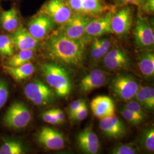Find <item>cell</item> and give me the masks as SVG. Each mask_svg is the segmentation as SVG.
<instances>
[{
  "label": "cell",
  "mask_w": 154,
  "mask_h": 154,
  "mask_svg": "<svg viewBox=\"0 0 154 154\" xmlns=\"http://www.w3.org/2000/svg\"><path fill=\"white\" fill-rule=\"evenodd\" d=\"M100 120L99 128L106 137L110 139H119L126 135V127L116 116Z\"/></svg>",
  "instance_id": "9a60e30c"
},
{
  "label": "cell",
  "mask_w": 154,
  "mask_h": 154,
  "mask_svg": "<svg viewBox=\"0 0 154 154\" xmlns=\"http://www.w3.org/2000/svg\"><path fill=\"white\" fill-rule=\"evenodd\" d=\"M97 38L98 42L102 48H103L107 51H109L111 49L112 46V42L111 40L107 38Z\"/></svg>",
  "instance_id": "f35d334b"
},
{
  "label": "cell",
  "mask_w": 154,
  "mask_h": 154,
  "mask_svg": "<svg viewBox=\"0 0 154 154\" xmlns=\"http://www.w3.org/2000/svg\"><path fill=\"white\" fill-rule=\"evenodd\" d=\"M94 115L99 119L116 116V106L110 97L99 95L94 98L90 103Z\"/></svg>",
  "instance_id": "e0dca14e"
},
{
  "label": "cell",
  "mask_w": 154,
  "mask_h": 154,
  "mask_svg": "<svg viewBox=\"0 0 154 154\" xmlns=\"http://www.w3.org/2000/svg\"><path fill=\"white\" fill-rule=\"evenodd\" d=\"M124 108L126 109L127 110H130L133 112L134 113L136 114L137 116L141 118L143 120L144 119L145 117L146 116V112L144 110L143 107L138 103L137 101L135 100H131L130 102L127 103L125 105Z\"/></svg>",
  "instance_id": "83f0119b"
},
{
  "label": "cell",
  "mask_w": 154,
  "mask_h": 154,
  "mask_svg": "<svg viewBox=\"0 0 154 154\" xmlns=\"http://www.w3.org/2000/svg\"><path fill=\"white\" fill-rule=\"evenodd\" d=\"M143 91L147 102V110H152L154 108V89L150 86H143Z\"/></svg>",
  "instance_id": "1f68e13d"
},
{
  "label": "cell",
  "mask_w": 154,
  "mask_h": 154,
  "mask_svg": "<svg viewBox=\"0 0 154 154\" xmlns=\"http://www.w3.org/2000/svg\"><path fill=\"white\" fill-rule=\"evenodd\" d=\"M14 45L11 35H0V54L5 58H9L14 54Z\"/></svg>",
  "instance_id": "cb8c5ba5"
},
{
  "label": "cell",
  "mask_w": 154,
  "mask_h": 154,
  "mask_svg": "<svg viewBox=\"0 0 154 154\" xmlns=\"http://www.w3.org/2000/svg\"><path fill=\"white\" fill-rule=\"evenodd\" d=\"M9 93L7 83L0 79V109L5 105L8 99Z\"/></svg>",
  "instance_id": "d6a6232c"
},
{
  "label": "cell",
  "mask_w": 154,
  "mask_h": 154,
  "mask_svg": "<svg viewBox=\"0 0 154 154\" xmlns=\"http://www.w3.org/2000/svg\"><path fill=\"white\" fill-rule=\"evenodd\" d=\"M142 0H114L116 8L127 5H135L139 7Z\"/></svg>",
  "instance_id": "d590c367"
},
{
  "label": "cell",
  "mask_w": 154,
  "mask_h": 154,
  "mask_svg": "<svg viewBox=\"0 0 154 154\" xmlns=\"http://www.w3.org/2000/svg\"><path fill=\"white\" fill-rule=\"evenodd\" d=\"M40 70L46 82L55 93L60 97L68 96L72 90V83L66 70L55 63H45Z\"/></svg>",
  "instance_id": "7a4b0ae2"
},
{
  "label": "cell",
  "mask_w": 154,
  "mask_h": 154,
  "mask_svg": "<svg viewBox=\"0 0 154 154\" xmlns=\"http://www.w3.org/2000/svg\"><path fill=\"white\" fill-rule=\"evenodd\" d=\"M38 140L46 149L59 150L65 146V139L63 134L49 127H44L39 131Z\"/></svg>",
  "instance_id": "5bb4252c"
},
{
  "label": "cell",
  "mask_w": 154,
  "mask_h": 154,
  "mask_svg": "<svg viewBox=\"0 0 154 154\" xmlns=\"http://www.w3.org/2000/svg\"><path fill=\"white\" fill-rule=\"evenodd\" d=\"M92 18L84 15L73 14L71 18L61 25L56 32L69 38L83 39L86 26Z\"/></svg>",
  "instance_id": "8fae6325"
},
{
  "label": "cell",
  "mask_w": 154,
  "mask_h": 154,
  "mask_svg": "<svg viewBox=\"0 0 154 154\" xmlns=\"http://www.w3.org/2000/svg\"><path fill=\"white\" fill-rule=\"evenodd\" d=\"M57 120L59 122L60 124L62 123L65 121V116L62 110L59 109H52Z\"/></svg>",
  "instance_id": "ab89813d"
},
{
  "label": "cell",
  "mask_w": 154,
  "mask_h": 154,
  "mask_svg": "<svg viewBox=\"0 0 154 154\" xmlns=\"http://www.w3.org/2000/svg\"><path fill=\"white\" fill-rule=\"evenodd\" d=\"M41 116L44 121L49 124H51V125L60 124L52 109L46 111L44 113L42 114Z\"/></svg>",
  "instance_id": "e575fe53"
},
{
  "label": "cell",
  "mask_w": 154,
  "mask_h": 154,
  "mask_svg": "<svg viewBox=\"0 0 154 154\" xmlns=\"http://www.w3.org/2000/svg\"><path fill=\"white\" fill-rule=\"evenodd\" d=\"M11 37L15 48L18 50H35L40 41L33 37L28 32V29L21 24L11 34Z\"/></svg>",
  "instance_id": "2e32d148"
},
{
  "label": "cell",
  "mask_w": 154,
  "mask_h": 154,
  "mask_svg": "<svg viewBox=\"0 0 154 154\" xmlns=\"http://www.w3.org/2000/svg\"><path fill=\"white\" fill-rule=\"evenodd\" d=\"M140 72L144 77L150 78L154 74V54L152 51H143L138 58Z\"/></svg>",
  "instance_id": "7402d4cb"
},
{
  "label": "cell",
  "mask_w": 154,
  "mask_h": 154,
  "mask_svg": "<svg viewBox=\"0 0 154 154\" xmlns=\"http://www.w3.org/2000/svg\"><path fill=\"white\" fill-rule=\"evenodd\" d=\"M107 52V51L101 47L97 38L93 39L90 48V54L94 60L99 61L102 58H103Z\"/></svg>",
  "instance_id": "4316f807"
},
{
  "label": "cell",
  "mask_w": 154,
  "mask_h": 154,
  "mask_svg": "<svg viewBox=\"0 0 154 154\" xmlns=\"http://www.w3.org/2000/svg\"><path fill=\"white\" fill-rule=\"evenodd\" d=\"M34 55V50H19V51L8 58L6 65L11 67L20 66L29 62Z\"/></svg>",
  "instance_id": "603a6c76"
},
{
  "label": "cell",
  "mask_w": 154,
  "mask_h": 154,
  "mask_svg": "<svg viewBox=\"0 0 154 154\" xmlns=\"http://www.w3.org/2000/svg\"><path fill=\"white\" fill-rule=\"evenodd\" d=\"M108 77L105 72L97 69L83 78L79 83V89L83 93H88L95 89L103 86Z\"/></svg>",
  "instance_id": "ac0fdd59"
},
{
  "label": "cell",
  "mask_w": 154,
  "mask_h": 154,
  "mask_svg": "<svg viewBox=\"0 0 154 154\" xmlns=\"http://www.w3.org/2000/svg\"><path fill=\"white\" fill-rule=\"evenodd\" d=\"M139 87L135 78L130 75L121 74L112 80L110 88L112 94L118 99L129 101L135 97Z\"/></svg>",
  "instance_id": "5b68a950"
},
{
  "label": "cell",
  "mask_w": 154,
  "mask_h": 154,
  "mask_svg": "<svg viewBox=\"0 0 154 154\" xmlns=\"http://www.w3.org/2000/svg\"><path fill=\"white\" fill-rule=\"evenodd\" d=\"M38 13L49 17L60 26L67 22L74 14L65 0H47Z\"/></svg>",
  "instance_id": "9c48e42d"
},
{
  "label": "cell",
  "mask_w": 154,
  "mask_h": 154,
  "mask_svg": "<svg viewBox=\"0 0 154 154\" xmlns=\"http://www.w3.org/2000/svg\"><path fill=\"white\" fill-rule=\"evenodd\" d=\"M103 63L111 70H121L129 69L130 60L125 50L116 48L110 49L103 57Z\"/></svg>",
  "instance_id": "4fadbf2b"
},
{
  "label": "cell",
  "mask_w": 154,
  "mask_h": 154,
  "mask_svg": "<svg viewBox=\"0 0 154 154\" xmlns=\"http://www.w3.org/2000/svg\"><path fill=\"white\" fill-rule=\"evenodd\" d=\"M3 69L13 79L18 82L22 81L31 77L35 72V67L30 61L22 65L16 67L4 65Z\"/></svg>",
  "instance_id": "ffe728a7"
},
{
  "label": "cell",
  "mask_w": 154,
  "mask_h": 154,
  "mask_svg": "<svg viewBox=\"0 0 154 154\" xmlns=\"http://www.w3.org/2000/svg\"><path fill=\"white\" fill-rule=\"evenodd\" d=\"M134 98L137 100L136 101H137L138 103L143 107L144 109L147 110V102L144 94L143 86L139 87Z\"/></svg>",
  "instance_id": "8d00e7d4"
},
{
  "label": "cell",
  "mask_w": 154,
  "mask_h": 154,
  "mask_svg": "<svg viewBox=\"0 0 154 154\" xmlns=\"http://www.w3.org/2000/svg\"><path fill=\"white\" fill-rule=\"evenodd\" d=\"M122 116L133 125H138L143 122V119L132 111L124 108L121 111Z\"/></svg>",
  "instance_id": "f546056e"
},
{
  "label": "cell",
  "mask_w": 154,
  "mask_h": 154,
  "mask_svg": "<svg viewBox=\"0 0 154 154\" xmlns=\"http://www.w3.org/2000/svg\"><path fill=\"white\" fill-rule=\"evenodd\" d=\"M85 102H86L83 99H78L72 102L69 106V113L70 118L79 109V108L82 106Z\"/></svg>",
  "instance_id": "74e56055"
},
{
  "label": "cell",
  "mask_w": 154,
  "mask_h": 154,
  "mask_svg": "<svg viewBox=\"0 0 154 154\" xmlns=\"http://www.w3.org/2000/svg\"><path fill=\"white\" fill-rule=\"evenodd\" d=\"M116 9L117 8H114L101 16L93 18L86 26L83 39L87 42L88 40L112 33L111 21Z\"/></svg>",
  "instance_id": "30bf717a"
},
{
  "label": "cell",
  "mask_w": 154,
  "mask_h": 154,
  "mask_svg": "<svg viewBox=\"0 0 154 154\" xmlns=\"http://www.w3.org/2000/svg\"><path fill=\"white\" fill-rule=\"evenodd\" d=\"M74 14H81L91 18L103 15L116 8L110 5L105 0H65Z\"/></svg>",
  "instance_id": "3957f363"
},
{
  "label": "cell",
  "mask_w": 154,
  "mask_h": 154,
  "mask_svg": "<svg viewBox=\"0 0 154 154\" xmlns=\"http://www.w3.org/2000/svg\"><path fill=\"white\" fill-rule=\"evenodd\" d=\"M56 25L49 17L37 13L29 22L27 29L35 38L41 41L46 38L55 29Z\"/></svg>",
  "instance_id": "7c38bea8"
},
{
  "label": "cell",
  "mask_w": 154,
  "mask_h": 154,
  "mask_svg": "<svg viewBox=\"0 0 154 154\" xmlns=\"http://www.w3.org/2000/svg\"><path fill=\"white\" fill-rule=\"evenodd\" d=\"M142 14L152 15L154 12V0H142L138 7Z\"/></svg>",
  "instance_id": "4dcf8cb0"
},
{
  "label": "cell",
  "mask_w": 154,
  "mask_h": 154,
  "mask_svg": "<svg viewBox=\"0 0 154 154\" xmlns=\"http://www.w3.org/2000/svg\"><path fill=\"white\" fill-rule=\"evenodd\" d=\"M0 8H1V7H0Z\"/></svg>",
  "instance_id": "60d3db41"
},
{
  "label": "cell",
  "mask_w": 154,
  "mask_h": 154,
  "mask_svg": "<svg viewBox=\"0 0 154 154\" xmlns=\"http://www.w3.org/2000/svg\"><path fill=\"white\" fill-rule=\"evenodd\" d=\"M141 143L146 150L154 152V129L153 127L148 128L144 131Z\"/></svg>",
  "instance_id": "484cf974"
},
{
  "label": "cell",
  "mask_w": 154,
  "mask_h": 154,
  "mask_svg": "<svg viewBox=\"0 0 154 154\" xmlns=\"http://www.w3.org/2000/svg\"><path fill=\"white\" fill-rule=\"evenodd\" d=\"M77 143L79 148L86 154H97L99 151V139L90 128H86L78 134Z\"/></svg>",
  "instance_id": "d6986e66"
},
{
  "label": "cell",
  "mask_w": 154,
  "mask_h": 154,
  "mask_svg": "<svg viewBox=\"0 0 154 154\" xmlns=\"http://www.w3.org/2000/svg\"><path fill=\"white\" fill-rule=\"evenodd\" d=\"M32 119V113L22 102H15L8 109L4 118L6 126L13 129H21L27 126Z\"/></svg>",
  "instance_id": "52a82bcc"
},
{
  "label": "cell",
  "mask_w": 154,
  "mask_h": 154,
  "mask_svg": "<svg viewBox=\"0 0 154 154\" xmlns=\"http://www.w3.org/2000/svg\"><path fill=\"white\" fill-rule=\"evenodd\" d=\"M0 22L5 31L9 33L14 32L20 25L19 13L16 8H12L3 11L0 16Z\"/></svg>",
  "instance_id": "44dd1931"
},
{
  "label": "cell",
  "mask_w": 154,
  "mask_h": 154,
  "mask_svg": "<svg viewBox=\"0 0 154 154\" xmlns=\"http://www.w3.org/2000/svg\"><path fill=\"white\" fill-rule=\"evenodd\" d=\"M23 149L21 143L17 140L5 141L0 148V154H22Z\"/></svg>",
  "instance_id": "d4e9b609"
},
{
  "label": "cell",
  "mask_w": 154,
  "mask_h": 154,
  "mask_svg": "<svg viewBox=\"0 0 154 154\" xmlns=\"http://www.w3.org/2000/svg\"><path fill=\"white\" fill-rule=\"evenodd\" d=\"M138 149L133 144H122L116 147L112 151L113 154H135Z\"/></svg>",
  "instance_id": "f1b7e54d"
},
{
  "label": "cell",
  "mask_w": 154,
  "mask_h": 154,
  "mask_svg": "<svg viewBox=\"0 0 154 154\" xmlns=\"http://www.w3.org/2000/svg\"><path fill=\"white\" fill-rule=\"evenodd\" d=\"M134 42L136 48L139 50L152 51L154 49V30L140 12L135 21Z\"/></svg>",
  "instance_id": "277c9868"
},
{
  "label": "cell",
  "mask_w": 154,
  "mask_h": 154,
  "mask_svg": "<svg viewBox=\"0 0 154 154\" xmlns=\"http://www.w3.org/2000/svg\"><path fill=\"white\" fill-rule=\"evenodd\" d=\"M26 97L34 105H48L55 98V92L50 86L39 80L28 83L24 88Z\"/></svg>",
  "instance_id": "8992f818"
},
{
  "label": "cell",
  "mask_w": 154,
  "mask_h": 154,
  "mask_svg": "<svg viewBox=\"0 0 154 154\" xmlns=\"http://www.w3.org/2000/svg\"><path fill=\"white\" fill-rule=\"evenodd\" d=\"M86 41L69 38L55 32L45 44L47 55L53 60L68 66L82 65L85 53Z\"/></svg>",
  "instance_id": "6da1fadb"
},
{
  "label": "cell",
  "mask_w": 154,
  "mask_h": 154,
  "mask_svg": "<svg viewBox=\"0 0 154 154\" xmlns=\"http://www.w3.org/2000/svg\"><path fill=\"white\" fill-rule=\"evenodd\" d=\"M134 20V9L131 6L127 5L116 9L111 18L112 33L123 37L130 33Z\"/></svg>",
  "instance_id": "ba28073f"
},
{
  "label": "cell",
  "mask_w": 154,
  "mask_h": 154,
  "mask_svg": "<svg viewBox=\"0 0 154 154\" xmlns=\"http://www.w3.org/2000/svg\"><path fill=\"white\" fill-rule=\"evenodd\" d=\"M88 115V109L86 102H85L79 109L72 116L71 118L78 121H82L87 118Z\"/></svg>",
  "instance_id": "836d02e7"
}]
</instances>
